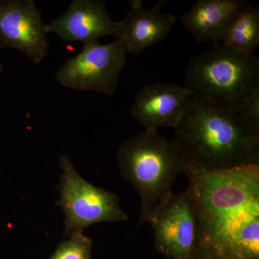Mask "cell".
<instances>
[{
  "mask_svg": "<svg viewBox=\"0 0 259 259\" xmlns=\"http://www.w3.org/2000/svg\"><path fill=\"white\" fill-rule=\"evenodd\" d=\"M184 175L198 225L193 259H259V166L210 171L187 164Z\"/></svg>",
  "mask_w": 259,
  "mask_h": 259,
  "instance_id": "cell-1",
  "label": "cell"
},
{
  "mask_svg": "<svg viewBox=\"0 0 259 259\" xmlns=\"http://www.w3.org/2000/svg\"><path fill=\"white\" fill-rule=\"evenodd\" d=\"M174 130L187 164L210 171L259 166V133L217 102L194 95Z\"/></svg>",
  "mask_w": 259,
  "mask_h": 259,
  "instance_id": "cell-2",
  "label": "cell"
},
{
  "mask_svg": "<svg viewBox=\"0 0 259 259\" xmlns=\"http://www.w3.org/2000/svg\"><path fill=\"white\" fill-rule=\"evenodd\" d=\"M121 175L139 192L141 209L139 226L150 218L173 193L187 161L175 141L160 136L157 130L145 129L119 148Z\"/></svg>",
  "mask_w": 259,
  "mask_h": 259,
  "instance_id": "cell-3",
  "label": "cell"
},
{
  "mask_svg": "<svg viewBox=\"0 0 259 259\" xmlns=\"http://www.w3.org/2000/svg\"><path fill=\"white\" fill-rule=\"evenodd\" d=\"M184 86L204 97L238 111L259 88V59L223 47L216 42L190 59Z\"/></svg>",
  "mask_w": 259,
  "mask_h": 259,
  "instance_id": "cell-4",
  "label": "cell"
},
{
  "mask_svg": "<svg viewBox=\"0 0 259 259\" xmlns=\"http://www.w3.org/2000/svg\"><path fill=\"white\" fill-rule=\"evenodd\" d=\"M62 169L59 185V205L65 214L68 236L82 233L83 229L100 223L127 221L115 193L95 187L76 171L69 155L60 154Z\"/></svg>",
  "mask_w": 259,
  "mask_h": 259,
  "instance_id": "cell-5",
  "label": "cell"
},
{
  "mask_svg": "<svg viewBox=\"0 0 259 259\" xmlns=\"http://www.w3.org/2000/svg\"><path fill=\"white\" fill-rule=\"evenodd\" d=\"M126 52L119 40L83 44L77 55L69 58L58 70L55 79L64 88L112 96L118 88L126 63Z\"/></svg>",
  "mask_w": 259,
  "mask_h": 259,
  "instance_id": "cell-6",
  "label": "cell"
},
{
  "mask_svg": "<svg viewBox=\"0 0 259 259\" xmlns=\"http://www.w3.org/2000/svg\"><path fill=\"white\" fill-rule=\"evenodd\" d=\"M158 253L171 259H193L199 231L193 204L186 191L172 193L150 218Z\"/></svg>",
  "mask_w": 259,
  "mask_h": 259,
  "instance_id": "cell-7",
  "label": "cell"
},
{
  "mask_svg": "<svg viewBox=\"0 0 259 259\" xmlns=\"http://www.w3.org/2000/svg\"><path fill=\"white\" fill-rule=\"evenodd\" d=\"M48 35L33 0H0V49L21 51L39 64L49 54Z\"/></svg>",
  "mask_w": 259,
  "mask_h": 259,
  "instance_id": "cell-8",
  "label": "cell"
},
{
  "mask_svg": "<svg viewBox=\"0 0 259 259\" xmlns=\"http://www.w3.org/2000/svg\"><path fill=\"white\" fill-rule=\"evenodd\" d=\"M48 34L55 33L64 42H99L104 36L117 35L113 21L105 2L74 0L67 10L47 24Z\"/></svg>",
  "mask_w": 259,
  "mask_h": 259,
  "instance_id": "cell-9",
  "label": "cell"
},
{
  "mask_svg": "<svg viewBox=\"0 0 259 259\" xmlns=\"http://www.w3.org/2000/svg\"><path fill=\"white\" fill-rule=\"evenodd\" d=\"M194 95L188 88L176 83L148 85L136 95L131 115L146 129H175Z\"/></svg>",
  "mask_w": 259,
  "mask_h": 259,
  "instance_id": "cell-10",
  "label": "cell"
},
{
  "mask_svg": "<svg viewBox=\"0 0 259 259\" xmlns=\"http://www.w3.org/2000/svg\"><path fill=\"white\" fill-rule=\"evenodd\" d=\"M165 3L160 0L153 8L146 9L141 0L130 1L131 10L125 18L115 21V39L121 42L127 54L139 55L169 35L177 19L173 15L162 13Z\"/></svg>",
  "mask_w": 259,
  "mask_h": 259,
  "instance_id": "cell-11",
  "label": "cell"
},
{
  "mask_svg": "<svg viewBox=\"0 0 259 259\" xmlns=\"http://www.w3.org/2000/svg\"><path fill=\"white\" fill-rule=\"evenodd\" d=\"M245 3L243 0H198L181 20L197 41L216 44Z\"/></svg>",
  "mask_w": 259,
  "mask_h": 259,
  "instance_id": "cell-12",
  "label": "cell"
},
{
  "mask_svg": "<svg viewBox=\"0 0 259 259\" xmlns=\"http://www.w3.org/2000/svg\"><path fill=\"white\" fill-rule=\"evenodd\" d=\"M220 41L223 47L253 55L259 44V9L245 3L232 19Z\"/></svg>",
  "mask_w": 259,
  "mask_h": 259,
  "instance_id": "cell-13",
  "label": "cell"
},
{
  "mask_svg": "<svg viewBox=\"0 0 259 259\" xmlns=\"http://www.w3.org/2000/svg\"><path fill=\"white\" fill-rule=\"evenodd\" d=\"M92 245L91 239L83 233L72 235L58 247L50 259H90Z\"/></svg>",
  "mask_w": 259,
  "mask_h": 259,
  "instance_id": "cell-14",
  "label": "cell"
},
{
  "mask_svg": "<svg viewBox=\"0 0 259 259\" xmlns=\"http://www.w3.org/2000/svg\"><path fill=\"white\" fill-rule=\"evenodd\" d=\"M236 113L245 125L259 133V88L245 99Z\"/></svg>",
  "mask_w": 259,
  "mask_h": 259,
  "instance_id": "cell-15",
  "label": "cell"
},
{
  "mask_svg": "<svg viewBox=\"0 0 259 259\" xmlns=\"http://www.w3.org/2000/svg\"><path fill=\"white\" fill-rule=\"evenodd\" d=\"M3 65L2 64L1 62H0V74H2V72H3Z\"/></svg>",
  "mask_w": 259,
  "mask_h": 259,
  "instance_id": "cell-16",
  "label": "cell"
}]
</instances>
